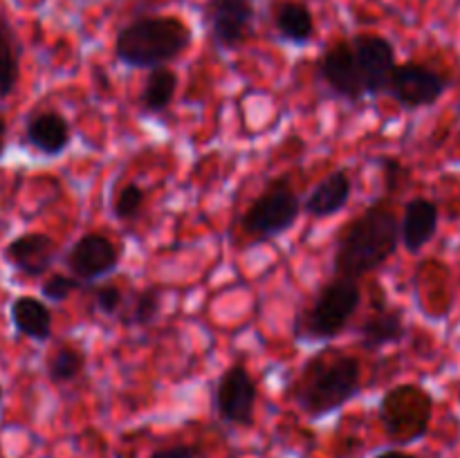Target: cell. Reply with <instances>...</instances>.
Returning <instances> with one entry per match:
<instances>
[{
  "instance_id": "obj_1",
  "label": "cell",
  "mask_w": 460,
  "mask_h": 458,
  "mask_svg": "<svg viewBox=\"0 0 460 458\" xmlns=\"http://www.w3.org/2000/svg\"><path fill=\"white\" fill-rule=\"evenodd\" d=\"M398 242L400 218L391 202H373L341 229L332 254V269L337 277H367L395 254Z\"/></svg>"
},
{
  "instance_id": "obj_2",
  "label": "cell",
  "mask_w": 460,
  "mask_h": 458,
  "mask_svg": "<svg viewBox=\"0 0 460 458\" xmlns=\"http://www.w3.org/2000/svg\"><path fill=\"white\" fill-rule=\"evenodd\" d=\"M362 386V366L353 355L322 350L304 364L299 380L292 386V398L301 413L319 420L349 404Z\"/></svg>"
},
{
  "instance_id": "obj_3",
  "label": "cell",
  "mask_w": 460,
  "mask_h": 458,
  "mask_svg": "<svg viewBox=\"0 0 460 458\" xmlns=\"http://www.w3.org/2000/svg\"><path fill=\"white\" fill-rule=\"evenodd\" d=\"M193 31L180 16H142L117 31L115 57L133 70H155L182 57Z\"/></svg>"
},
{
  "instance_id": "obj_4",
  "label": "cell",
  "mask_w": 460,
  "mask_h": 458,
  "mask_svg": "<svg viewBox=\"0 0 460 458\" xmlns=\"http://www.w3.org/2000/svg\"><path fill=\"white\" fill-rule=\"evenodd\" d=\"M362 290L358 278L337 277L331 278L313 304L296 317L295 337L299 341H331L349 326L358 313Z\"/></svg>"
},
{
  "instance_id": "obj_5",
  "label": "cell",
  "mask_w": 460,
  "mask_h": 458,
  "mask_svg": "<svg viewBox=\"0 0 460 458\" xmlns=\"http://www.w3.org/2000/svg\"><path fill=\"white\" fill-rule=\"evenodd\" d=\"M304 202L288 175L272 180L241 218V229L256 241L283 236L299 218Z\"/></svg>"
},
{
  "instance_id": "obj_6",
  "label": "cell",
  "mask_w": 460,
  "mask_h": 458,
  "mask_svg": "<svg viewBox=\"0 0 460 458\" xmlns=\"http://www.w3.org/2000/svg\"><path fill=\"white\" fill-rule=\"evenodd\" d=\"M202 21L214 48L232 52L245 45L254 31L256 4L254 0H205Z\"/></svg>"
},
{
  "instance_id": "obj_7",
  "label": "cell",
  "mask_w": 460,
  "mask_h": 458,
  "mask_svg": "<svg viewBox=\"0 0 460 458\" xmlns=\"http://www.w3.org/2000/svg\"><path fill=\"white\" fill-rule=\"evenodd\" d=\"M449 81L425 63L407 61L395 66L386 94L404 110L429 108L447 92Z\"/></svg>"
},
{
  "instance_id": "obj_8",
  "label": "cell",
  "mask_w": 460,
  "mask_h": 458,
  "mask_svg": "<svg viewBox=\"0 0 460 458\" xmlns=\"http://www.w3.org/2000/svg\"><path fill=\"white\" fill-rule=\"evenodd\" d=\"M256 400H259V386L250 371L241 364L225 368L214 391V409L220 420L227 425L250 427L254 422Z\"/></svg>"
},
{
  "instance_id": "obj_9",
  "label": "cell",
  "mask_w": 460,
  "mask_h": 458,
  "mask_svg": "<svg viewBox=\"0 0 460 458\" xmlns=\"http://www.w3.org/2000/svg\"><path fill=\"white\" fill-rule=\"evenodd\" d=\"M353 45L355 63H358L359 76L367 97H380L386 94L391 75L395 70V48L386 36L376 31H359L350 39Z\"/></svg>"
},
{
  "instance_id": "obj_10",
  "label": "cell",
  "mask_w": 460,
  "mask_h": 458,
  "mask_svg": "<svg viewBox=\"0 0 460 458\" xmlns=\"http://www.w3.org/2000/svg\"><path fill=\"white\" fill-rule=\"evenodd\" d=\"M66 265L81 283H94L115 272L119 265V250L103 233H84L67 250Z\"/></svg>"
},
{
  "instance_id": "obj_11",
  "label": "cell",
  "mask_w": 460,
  "mask_h": 458,
  "mask_svg": "<svg viewBox=\"0 0 460 458\" xmlns=\"http://www.w3.org/2000/svg\"><path fill=\"white\" fill-rule=\"evenodd\" d=\"M317 72L335 97L346 99V101H359L367 97L350 40H335L328 45V49L319 58Z\"/></svg>"
},
{
  "instance_id": "obj_12",
  "label": "cell",
  "mask_w": 460,
  "mask_h": 458,
  "mask_svg": "<svg viewBox=\"0 0 460 458\" xmlns=\"http://www.w3.org/2000/svg\"><path fill=\"white\" fill-rule=\"evenodd\" d=\"M57 259V242L40 232L16 236L4 247V260L27 278H39L52 268Z\"/></svg>"
},
{
  "instance_id": "obj_13",
  "label": "cell",
  "mask_w": 460,
  "mask_h": 458,
  "mask_svg": "<svg viewBox=\"0 0 460 458\" xmlns=\"http://www.w3.org/2000/svg\"><path fill=\"white\" fill-rule=\"evenodd\" d=\"M25 139L45 157H57L72 144L70 121L57 110H40L27 119Z\"/></svg>"
},
{
  "instance_id": "obj_14",
  "label": "cell",
  "mask_w": 460,
  "mask_h": 458,
  "mask_svg": "<svg viewBox=\"0 0 460 458\" xmlns=\"http://www.w3.org/2000/svg\"><path fill=\"white\" fill-rule=\"evenodd\" d=\"M353 182L346 171H331L326 178L319 180L304 200V211L313 218H331L340 214L350 200Z\"/></svg>"
},
{
  "instance_id": "obj_15",
  "label": "cell",
  "mask_w": 460,
  "mask_h": 458,
  "mask_svg": "<svg viewBox=\"0 0 460 458\" xmlns=\"http://www.w3.org/2000/svg\"><path fill=\"white\" fill-rule=\"evenodd\" d=\"M438 229V207L427 198H413L407 202L404 214L400 218V241L407 251L418 254Z\"/></svg>"
},
{
  "instance_id": "obj_16",
  "label": "cell",
  "mask_w": 460,
  "mask_h": 458,
  "mask_svg": "<svg viewBox=\"0 0 460 458\" xmlns=\"http://www.w3.org/2000/svg\"><path fill=\"white\" fill-rule=\"evenodd\" d=\"M9 317L18 335L34 341H48L52 335V310L39 296L21 295L9 305Z\"/></svg>"
},
{
  "instance_id": "obj_17",
  "label": "cell",
  "mask_w": 460,
  "mask_h": 458,
  "mask_svg": "<svg viewBox=\"0 0 460 458\" xmlns=\"http://www.w3.org/2000/svg\"><path fill=\"white\" fill-rule=\"evenodd\" d=\"M272 22L279 39L290 45H308L314 36V16L304 0H279Z\"/></svg>"
},
{
  "instance_id": "obj_18",
  "label": "cell",
  "mask_w": 460,
  "mask_h": 458,
  "mask_svg": "<svg viewBox=\"0 0 460 458\" xmlns=\"http://www.w3.org/2000/svg\"><path fill=\"white\" fill-rule=\"evenodd\" d=\"M407 335V323L400 308H377L359 328V344L364 350H380L398 344Z\"/></svg>"
},
{
  "instance_id": "obj_19",
  "label": "cell",
  "mask_w": 460,
  "mask_h": 458,
  "mask_svg": "<svg viewBox=\"0 0 460 458\" xmlns=\"http://www.w3.org/2000/svg\"><path fill=\"white\" fill-rule=\"evenodd\" d=\"M21 40L12 22L4 13H0V99L9 97L16 90L21 76Z\"/></svg>"
},
{
  "instance_id": "obj_20",
  "label": "cell",
  "mask_w": 460,
  "mask_h": 458,
  "mask_svg": "<svg viewBox=\"0 0 460 458\" xmlns=\"http://www.w3.org/2000/svg\"><path fill=\"white\" fill-rule=\"evenodd\" d=\"M178 90V75L171 67H155L148 72L146 84L139 94V106L148 115H160L171 106Z\"/></svg>"
},
{
  "instance_id": "obj_21",
  "label": "cell",
  "mask_w": 460,
  "mask_h": 458,
  "mask_svg": "<svg viewBox=\"0 0 460 458\" xmlns=\"http://www.w3.org/2000/svg\"><path fill=\"white\" fill-rule=\"evenodd\" d=\"M85 366V355L75 346H61L54 350L45 362V373L54 384H66V382L76 380Z\"/></svg>"
},
{
  "instance_id": "obj_22",
  "label": "cell",
  "mask_w": 460,
  "mask_h": 458,
  "mask_svg": "<svg viewBox=\"0 0 460 458\" xmlns=\"http://www.w3.org/2000/svg\"><path fill=\"white\" fill-rule=\"evenodd\" d=\"M157 313H160V292L155 287H146V290L135 295L126 319H121V321L126 326H148V323L155 321Z\"/></svg>"
},
{
  "instance_id": "obj_23",
  "label": "cell",
  "mask_w": 460,
  "mask_h": 458,
  "mask_svg": "<svg viewBox=\"0 0 460 458\" xmlns=\"http://www.w3.org/2000/svg\"><path fill=\"white\" fill-rule=\"evenodd\" d=\"M144 200H146V193H144V189L139 187V184H124V187L117 191L115 200H112V214H115V218L121 220V223H130V220H135L142 214Z\"/></svg>"
},
{
  "instance_id": "obj_24",
  "label": "cell",
  "mask_w": 460,
  "mask_h": 458,
  "mask_svg": "<svg viewBox=\"0 0 460 458\" xmlns=\"http://www.w3.org/2000/svg\"><path fill=\"white\" fill-rule=\"evenodd\" d=\"M81 286H84V283H81L76 277H72V274L57 272L40 283V295H43L45 301H52V304H63V301H66L72 292L79 290Z\"/></svg>"
},
{
  "instance_id": "obj_25",
  "label": "cell",
  "mask_w": 460,
  "mask_h": 458,
  "mask_svg": "<svg viewBox=\"0 0 460 458\" xmlns=\"http://www.w3.org/2000/svg\"><path fill=\"white\" fill-rule=\"evenodd\" d=\"M94 305H97V310L102 314L112 317V314L119 313L121 305H124V295H121V290L117 286L106 283V286H99L97 290H94Z\"/></svg>"
},
{
  "instance_id": "obj_26",
  "label": "cell",
  "mask_w": 460,
  "mask_h": 458,
  "mask_svg": "<svg viewBox=\"0 0 460 458\" xmlns=\"http://www.w3.org/2000/svg\"><path fill=\"white\" fill-rule=\"evenodd\" d=\"M380 164L382 171H385L386 193H398L402 189V184L409 182V171L395 157H382Z\"/></svg>"
},
{
  "instance_id": "obj_27",
  "label": "cell",
  "mask_w": 460,
  "mask_h": 458,
  "mask_svg": "<svg viewBox=\"0 0 460 458\" xmlns=\"http://www.w3.org/2000/svg\"><path fill=\"white\" fill-rule=\"evenodd\" d=\"M200 449L196 445H173V447H164L153 452L148 458H198Z\"/></svg>"
},
{
  "instance_id": "obj_28",
  "label": "cell",
  "mask_w": 460,
  "mask_h": 458,
  "mask_svg": "<svg viewBox=\"0 0 460 458\" xmlns=\"http://www.w3.org/2000/svg\"><path fill=\"white\" fill-rule=\"evenodd\" d=\"M376 458H416L413 454L402 452V449H385V452L377 454Z\"/></svg>"
},
{
  "instance_id": "obj_29",
  "label": "cell",
  "mask_w": 460,
  "mask_h": 458,
  "mask_svg": "<svg viewBox=\"0 0 460 458\" xmlns=\"http://www.w3.org/2000/svg\"><path fill=\"white\" fill-rule=\"evenodd\" d=\"M4 146H7V121L4 117H0V157H3Z\"/></svg>"
},
{
  "instance_id": "obj_30",
  "label": "cell",
  "mask_w": 460,
  "mask_h": 458,
  "mask_svg": "<svg viewBox=\"0 0 460 458\" xmlns=\"http://www.w3.org/2000/svg\"><path fill=\"white\" fill-rule=\"evenodd\" d=\"M0 400H3V386H0Z\"/></svg>"
}]
</instances>
